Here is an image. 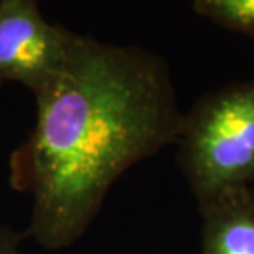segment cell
I'll return each mask as SVG.
<instances>
[{
    "label": "cell",
    "mask_w": 254,
    "mask_h": 254,
    "mask_svg": "<svg viewBox=\"0 0 254 254\" xmlns=\"http://www.w3.org/2000/svg\"><path fill=\"white\" fill-rule=\"evenodd\" d=\"M35 101L8 180L32 198L25 238L58 251L84 235L124 172L179 140L184 114L160 57L79 33Z\"/></svg>",
    "instance_id": "1"
},
{
    "label": "cell",
    "mask_w": 254,
    "mask_h": 254,
    "mask_svg": "<svg viewBox=\"0 0 254 254\" xmlns=\"http://www.w3.org/2000/svg\"><path fill=\"white\" fill-rule=\"evenodd\" d=\"M177 144L198 205L254 187V79L201 98L184 116Z\"/></svg>",
    "instance_id": "2"
},
{
    "label": "cell",
    "mask_w": 254,
    "mask_h": 254,
    "mask_svg": "<svg viewBox=\"0 0 254 254\" xmlns=\"http://www.w3.org/2000/svg\"><path fill=\"white\" fill-rule=\"evenodd\" d=\"M74 32L50 23L35 0L0 2V86L8 81L40 93L60 73Z\"/></svg>",
    "instance_id": "3"
},
{
    "label": "cell",
    "mask_w": 254,
    "mask_h": 254,
    "mask_svg": "<svg viewBox=\"0 0 254 254\" xmlns=\"http://www.w3.org/2000/svg\"><path fill=\"white\" fill-rule=\"evenodd\" d=\"M201 254H254V187L225 191L200 203Z\"/></svg>",
    "instance_id": "4"
},
{
    "label": "cell",
    "mask_w": 254,
    "mask_h": 254,
    "mask_svg": "<svg viewBox=\"0 0 254 254\" xmlns=\"http://www.w3.org/2000/svg\"><path fill=\"white\" fill-rule=\"evenodd\" d=\"M193 10L223 28L254 38V0H198Z\"/></svg>",
    "instance_id": "5"
},
{
    "label": "cell",
    "mask_w": 254,
    "mask_h": 254,
    "mask_svg": "<svg viewBox=\"0 0 254 254\" xmlns=\"http://www.w3.org/2000/svg\"><path fill=\"white\" fill-rule=\"evenodd\" d=\"M25 233H17L8 226L0 225V254H23L22 241Z\"/></svg>",
    "instance_id": "6"
}]
</instances>
